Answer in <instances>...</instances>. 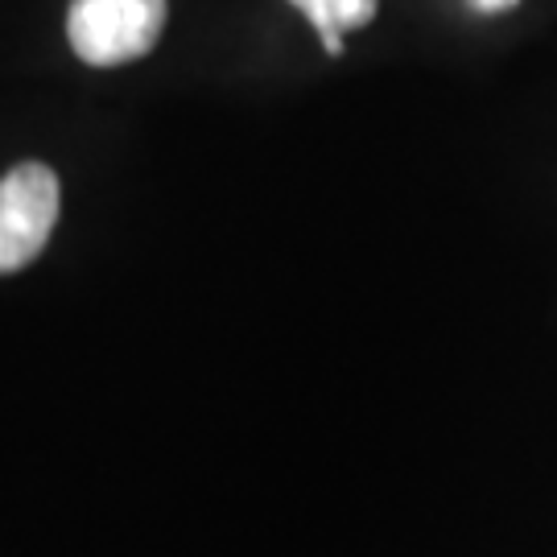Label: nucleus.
<instances>
[{
	"mask_svg": "<svg viewBox=\"0 0 557 557\" xmlns=\"http://www.w3.org/2000/svg\"><path fill=\"white\" fill-rule=\"evenodd\" d=\"M165 29V0H71L66 38L87 66L145 59Z\"/></svg>",
	"mask_w": 557,
	"mask_h": 557,
	"instance_id": "f257e3e1",
	"label": "nucleus"
},
{
	"mask_svg": "<svg viewBox=\"0 0 557 557\" xmlns=\"http://www.w3.org/2000/svg\"><path fill=\"white\" fill-rule=\"evenodd\" d=\"M59 223V174L21 161L0 178V273L34 264Z\"/></svg>",
	"mask_w": 557,
	"mask_h": 557,
	"instance_id": "f03ea898",
	"label": "nucleus"
},
{
	"mask_svg": "<svg viewBox=\"0 0 557 557\" xmlns=\"http://www.w3.org/2000/svg\"><path fill=\"white\" fill-rule=\"evenodd\" d=\"M298 4L301 13L310 17V25L319 29L326 54H343V34L347 29H363L368 21L376 17L380 0H289Z\"/></svg>",
	"mask_w": 557,
	"mask_h": 557,
	"instance_id": "7ed1b4c3",
	"label": "nucleus"
},
{
	"mask_svg": "<svg viewBox=\"0 0 557 557\" xmlns=\"http://www.w3.org/2000/svg\"><path fill=\"white\" fill-rule=\"evenodd\" d=\"M517 0H471V9H479V13H499V9H512Z\"/></svg>",
	"mask_w": 557,
	"mask_h": 557,
	"instance_id": "20e7f679",
	"label": "nucleus"
}]
</instances>
